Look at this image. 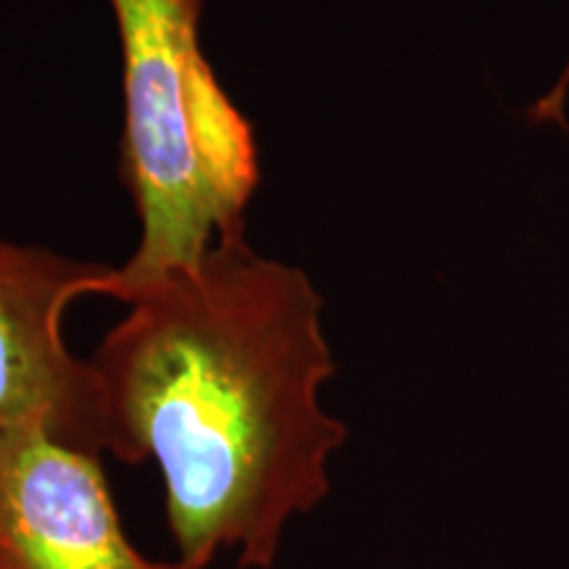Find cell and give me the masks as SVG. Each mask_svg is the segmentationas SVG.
Returning a JSON list of instances; mask_svg holds the SVG:
<instances>
[{"mask_svg": "<svg viewBox=\"0 0 569 569\" xmlns=\"http://www.w3.org/2000/svg\"><path fill=\"white\" fill-rule=\"evenodd\" d=\"M90 356L103 453L153 461L177 561L232 553L272 569L298 517L330 493L346 425L322 407L336 375L322 296L303 269L219 240L122 298Z\"/></svg>", "mask_w": 569, "mask_h": 569, "instance_id": "obj_1", "label": "cell"}, {"mask_svg": "<svg viewBox=\"0 0 569 569\" xmlns=\"http://www.w3.org/2000/svg\"><path fill=\"white\" fill-rule=\"evenodd\" d=\"M122 48V180L140 240L111 267L103 296L122 298L169 269L196 264L246 234L259 188L251 122L201 46L203 0H109Z\"/></svg>", "mask_w": 569, "mask_h": 569, "instance_id": "obj_2", "label": "cell"}, {"mask_svg": "<svg viewBox=\"0 0 569 569\" xmlns=\"http://www.w3.org/2000/svg\"><path fill=\"white\" fill-rule=\"evenodd\" d=\"M0 569H188L127 538L101 457L38 427L0 430Z\"/></svg>", "mask_w": 569, "mask_h": 569, "instance_id": "obj_4", "label": "cell"}, {"mask_svg": "<svg viewBox=\"0 0 569 569\" xmlns=\"http://www.w3.org/2000/svg\"><path fill=\"white\" fill-rule=\"evenodd\" d=\"M567 106H569V53L561 63L559 74L553 77L551 88L532 101L528 109V122L540 127H567Z\"/></svg>", "mask_w": 569, "mask_h": 569, "instance_id": "obj_5", "label": "cell"}, {"mask_svg": "<svg viewBox=\"0 0 569 569\" xmlns=\"http://www.w3.org/2000/svg\"><path fill=\"white\" fill-rule=\"evenodd\" d=\"M109 274V264L0 240V430L38 427L101 457L96 375L69 351L63 315L80 298L103 296Z\"/></svg>", "mask_w": 569, "mask_h": 569, "instance_id": "obj_3", "label": "cell"}]
</instances>
